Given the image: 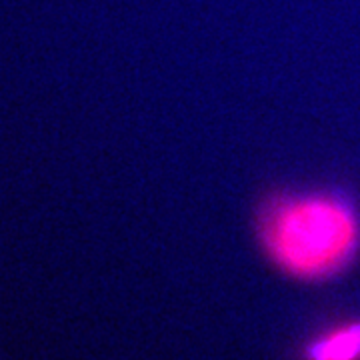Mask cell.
Masks as SVG:
<instances>
[{
  "instance_id": "cell-1",
  "label": "cell",
  "mask_w": 360,
  "mask_h": 360,
  "mask_svg": "<svg viewBox=\"0 0 360 360\" xmlns=\"http://www.w3.org/2000/svg\"><path fill=\"white\" fill-rule=\"evenodd\" d=\"M258 234L286 274L322 281L347 269L360 250V214L340 193L278 196L260 212Z\"/></svg>"
},
{
  "instance_id": "cell-2",
  "label": "cell",
  "mask_w": 360,
  "mask_h": 360,
  "mask_svg": "<svg viewBox=\"0 0 360 360\" xmlns=\"http://www.w3.org/2000/svg\"><path fill=\"white\" fill-rule=\"evenodd\" d=\"M309 360H360V322L340 326L312 342Z\"/></svg>"
}]
</instances>
